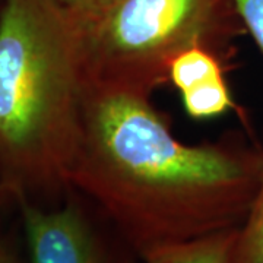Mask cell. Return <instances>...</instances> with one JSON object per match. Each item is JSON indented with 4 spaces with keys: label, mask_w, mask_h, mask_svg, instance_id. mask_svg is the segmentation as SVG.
<instances>
[{
    "label": "cell",
    "mask_w": 263,
    "mask_h": 263,
    "mask_svg": "<svg viewBox=\"0 0 263 263\" xmlns=\"http://www.w3.org/2000/svg\"><path fill=\"white\" fill-rule=\"evenodd\" d=\"M250 132L187 145L151 97L88 85L70 187L89 197L135 252L240 228L263 174Z\"/></svg>",
    "instance_id": "1"
},
{
    "label": "cell",
    "mask_w": 263,
    "mask_h": 263,
    "mask_svg": "<svg viewBox=\"0 0 263 263\" xmlns=\"http://www.w3.org/2000/svg\"><path fill=\"white\" fill-rule=\"evenodd\" d=\"M88 76L73 12L59 0L0 10V189L15 199L70 187Z\"/></svg>",
    "instance_id": "2"
},
{
    "label": "cell",
    "mask_w": 263,
    "mask_h": 263,
    "mask_svg": "<svg viewBox=\"0 0 263 263\" xmlns=\"http://www.w3.org/2000/svg\"><path fill=\"white\" fill-rule=\"evenodd\" d=\"M75 18L88 85L145 97L168 85L181 51L202 46L231 62L246 34L230 0H100Z\"/></svg>",
    "instance_id": "3"
},
{
    "label": "cell",
    "mask_w": 263,
    "mask_h": 263,
    "mask_svg": "<svg viewBox=\"0 0 263 263\" xmlns=\"http://www.w3.org/2000/svg\"><path fill=\"white\" fill-rule=\"evenodd\" d=\"M32 263H111L82 208L69 200L44 211L28 197H16Z\"/></svg>",
    "instance_id": "4"
},
{
    "label": "cell",
    "mask_w": 263,
    "mask_h": 263,
    "mask_svg": "<svg viewBox=\"0 0 263 263\" xmlns=\"http://www.w3.org/2000/svg\"><path fill=\"white\" fill-rule=\"evenodd\" d=\"M237 231L238 228L162 247L143 259L146 263H233Z\"/></svg>",
    "instance_id": "5"
},
{
    "label": "cell",
    "mask_w": 263,
    "mask_h": 263,
    "mask_svg": "<svg viewBox=\"0 0 263 263\" xmlns=\"http://www.w3.org/2000/svg\"><path fill=\"white\" fill-rule=\"evenodd\" d=\"M228 63L226 59L202 46L190 47L173 59L168 69V84L179 92L209 81L224 79Z\"/></svg>",
    "instance_id": "6"
},
{
    "label": "cell",
    "mask_w": 263,
    "mask_h": 263,
    "mask_svg": "<svg viewBox=\"0 0 263 263\" xmlns=\"http://www.w3.org/2000/svg\"><path fill=\"white\" fill-rule=\"evenodd\" d=\"M180 94H181V103L184 107V111L190 119L208 120L234 111L240 116L246 129L252 132L245 108H241L235 103L226 78L196 85Z\"/></svg>",
    "instance_id": "7"
},
{
    "label": "cell",
    "mask_w": 263,
    "mask_h": 263,
    "mask_svg": "<svg viewBox=\"0 0 263 263\" xmlns=\"http://www.w3.org/2000/svg\"><path fill=\"white\" fill-rule=\"evenodd\" d=\"M233 263H263V174L250 211L237 231Z\"/></svg>",
    "instance_id": "8"
},
{
    "label": "cell",
    "mask_w": 263,
    "mask_h": 263,
    "mask_svg": "<svg viewBox=\"0 0 263 263\" xmlns=\"http://www.w3.org/2000/svg\"><path fill=\"white\" fill-rule=\"evenodd\" d=\"M240 21L243 22L246 34L253 38L257 48L263 53V0H230Z\"/></svg>",
    "instance_id": "9"
},
{
    "label": "cell",
    "mask_w": 263,
    "mask_h": 263,
    "mask_svg": "<svg viewBox=\"0 0 263 263\" xmlns=\"http://www.w3.org/2000/svg\"><path fill=\"white\" fill-rule=\"evenodd\" d=\"M59 2L70 12H73L75 15H81V13L91 9L100 0H59Z\"/></svg>",
    "instance_id": "10"
},
{
    "label": "cell",
    "mask_w": 263,
    "mask_h": 263,
    "mask_svg": "<svg viewBox=\"0 0 263 263\" xmlns=\"http://www.w3.org/2000/svg\"><path fill=\"white\" fill-rule=\"evenodd\" d=\"M0 263H15V262H13V259L10 257L9 254L6 253L5 250H2V249H0Z\"/></svg>",
    "instance_id": "11"
}]
</instances>
